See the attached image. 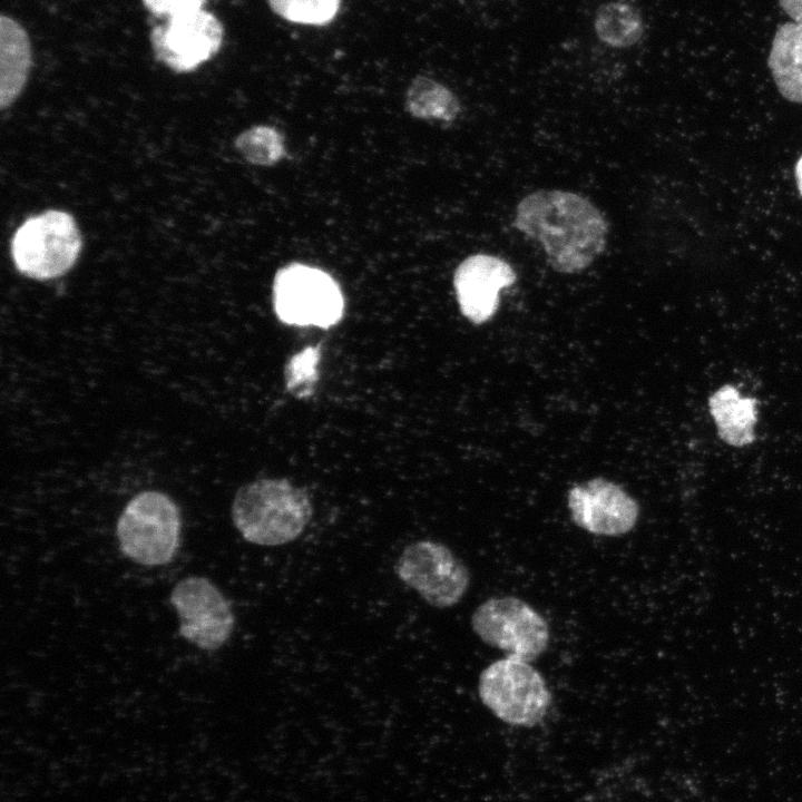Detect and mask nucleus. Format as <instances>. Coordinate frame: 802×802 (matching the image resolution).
I'll list each match as a JSON object with an SVG mask.
<instances>
[{"instance_id":"f257e3e1","label":"nucleus","mask_w":802,"mask_h":802,"mask_svg":"<svg viewBox=\"0 0 802 802\" xmlns=\"http://www.w3.org/2000/svg\"><path fill=\"white\" fill-rule=\"evenodd\" d=\"M514 226L541 244L548 264L564 274L587 268L605 250L608 223L586 197L540 189L517 205Z\"/></svg>"},{"instance_id":"f03ea898","label":"nucleus","mask_w":802,"mask_h":802,"mask_svg":"<svg viewBox=\"0 0 802 802\" xmlns=\"http://www.w3.org/2000/svg\"><path fill=\"white\" fill-rule=\"evenodd\" d=\"M307 493L285 479H261L238 489L232 519L242 537L260 546L288 544L312 517Z\"/></svg>"},{"instance_id":"7ed1b4c3","label":"nucleus","mask_w":802,"mask_h":802,"mask_svg":"<svg viewBox=\"0 0 802 802\" xmlns=\"http://www.w3.org/2000/svg\"><path fill=\"white\" fill-rule=\"evenodd\" d=\"M116 536L121 552L129 559L144 566L166 565L179 547L178 507L163 492H139L120 514Z\"/></svg>"},{"instance_id":"20e7f679","label":"nucleus","mask_w":802,"mask_h":802,"mask_svg":"<svg viewBox=\"0 0 802 802\" xmlns=\"http://www.w3.org/2000/svg\"><path fill=\"white\" fill-rule=\"evenodd\" d=\"M75 218L49 209L27 218L14 232L10 252L17 270L27 277L47 281L66 274L81 250Z\"/></svg>"},{"instance_id":"39448f33","label":"nucleus","mask_w":802,"mask_h":802,"mask_svg":"<svg viewBox=\"0 0 802 802\" xmlns=\"http://www.w3.org/2000/svg\"><path fill=\"white\" fill-rule=\"evenodd\" d=\"M273 309L284 324L329 329L342 319L344 297L329 273L294 262L274 276Z\"/></svg>"},{"instance_id":"423d86ee","label":"nucleus","mask_w":802,"mask_h":802,"mask_svg":"<svg viewBox=\"0 0 802 802\" xmlns=\"http://www.w3.org/2000/svg\"><path fill=\"white\" fill-rule=\"evenodd\" d=\"M481 702L502 722L531 727L546 715L551 694L529 662L509 655L485 668L479 677Z\"/></svg>"},{"instance_id":"0eeeda50","label":"nucleus","mask_w":802,"mask_h":802,"mask_svg":"<svg viewBox=\"0 0 802 802\" xmlns=\"http://www.w3.org/2000/svg\"><path fill=\"white\" fill-rule=\"evenodd\" d=\"M475 633L486 644L531 662L549 643L546 620L524 600L507 596L483 602L471 617Z\"/></svg>"},{"instance_id":"6e6552de","label":"nucleus","mask_w":802,"mask_h":802,"mask_svg":"<svg viewBox=\"0 0 802 802\" xmlns=\"http://www.w3.org/2000/svg\"><path fill=\"white\" fill-rule=\"evenodd\" d=\"M395 573L437 608L458 604L470 585V574L462 560L446 545L432 540L407 546L395 564Z\"/></svg>"},{"instance_id":"1a4fd4ad","label":"nucleus","mask_w":802,"mask_h":802,"mask_svg":"<svg viewBox=\"0 0 802 802\" xmlns=\"http://www.w3.org/2000/svg\"><path fill=\"white\" fill-rule=\"evenodd\" d=\"M169 602L179 619V635L204 651H216L231 637L235 617L229 600L207 578L190 576L173 588Z\"/></svg>"},{"instance_id":"9d476101","label":"nucleus","mask_w":802,"mask_h":802,"mask_svg":"<svg viewBox=\"0 0 802 802\" xmlns=\"http://www.w3.org/2000/svg\"><path fill=\"white\" fill-rule=\"evenodd\" d=\"M224 28L205 9L167 18L150 32L155 57L176 72H189L221 49Z\"/></svg>"},{"instance_id":"9b49d317","label":"nucleus","mask_w":802,"mask_h":802,"mask_svg":"<svg viewBox=\"0 0 802 802\" xmlns=\"http://www.w3.org/2000/svg\"><path fill=\"white\" fill-rule=\"evenodd\" d=\"M568 507L577 526L599 536H622L635 527L639 516L637 501L602 478L573 487Z\"/></svg>"},{"instance_id":"f8f14e48","label":"nucleus","mask_w":802,"mask_h":802,"mask_svg":"<svg viewBox=\"0 0 802 802\" xmlns=\"http://www.w3.org/2000/svg\"><path fill=\"white\" fill-rule=\"evenodd\" d=\"M517 281L506 261L489 254L464 258L453 273V287L462 315L475 324L490 320L499 306V293Z\"/></svg>"},{"instance_id":"ddd939ff","label":"nucleus","mask_w":802,"mask_h":802,"mask_svg":"<svg viewBox=\"0 0 802 802\" xmlns=\"http://www.w3.org/2000/svg\"><path fill=\"white\" fill-rule=\"evenodd\" d=\"M710 415L718 439L733 448H745L756 440L759 400L744 395L740 389L725 383L707 399Z\"/></svg>"},{"instance_id":"4468645a","label":"nucleus","mask_w":802,"mask_h":802,"mask_svg":"<svg viewBox=\"0 0 802 802\" xmlns=\"http://www.w3.org/2000/svg\"><path fill=\"white\" fill-rule=\"evenodd\" d=\"M32 65L31 43L14 19L0 17V106L9 107L23 90Z\"/></svg>"},{"instance_id":"2eb2a0df","label":"nucleus","mask_w":802,"mask_h":802,"mask_svg":"<svg viewBox=\"0 0 802 802\" xmlns=\"http://www.w3.org/2000/svg\"><path fill=\"white\" fill-rule=\"evenodd\" d=\"M767 66L780 94L802 104V25L790 21L777 27Z\"/></svg>"},{"instance_id":"dca6fc26","label":"nucleus","mask_w":802,"mask_h":802,"mask_svg":"<svg viewBox=\"0 0 802 802\" xmlns=\"http://www.w3.org/2000/svg\"><path fill=\"white\" fill-rule=\"evenodd\" d=\"M405 110L426 120L453 121L461 105L457 96L442 84L423 76L415 77L405 92Z\"/></svg>"},{"instance_id":"f3484780","label":"nucleus","mask_w":802,"mask_h":802,"mask_svg":"<svg viewBox=\"0 0 802 802\" xmlns=\"http://www.w3.org/2000/svg\"><path fill=\"white\" fill-rule=\"evenodd\" d=\"M597 37L615 48L635 45L644 33V22L639 11L623 1H610L599 7L594 22Z\"/></svg>"},{"instance_id":"a211bd4d","label":"nucleus","mask_w":802,"mask_h":802,"mask_svg":"<svg viewBox=\"0 0 802 802\" xmlns=\"http://www.w3.org/2000/svg\"><path fill=\"white\" fill-rule=\"evenodd\" d=\"M235 147L248 163L258 166H272L286 153L283 135L266 125L253 126L241 133L235 139Z\"/></svg>"},{"instance_id":"6ab92c4d","label":"nucleus","mask_w":802,"mask_h":802,"mask_svg":"<svg viewBox=\"0 0 802 802\" xmlns=\"http://www.w3.org/2000/svg\"><path fill=\"white\" fill-rule=\"evenodd\" d=\"M271 10L290 22L325 26L334 20L341 0H266Z\"/></svg>"},{"instance_id":"aec40b11","label":"nucleus","mask_w":802,"mask_h":802,"mask_svg":"<svg viewBox=\"0 0 802 802\" xmlns=\"http://www.w3.org/2000/svg\"><path fill=\"white\" fill-rule=\"evenodd\" d=\"M154 16L172 18L203 9L206 0H141Z\"/></svg>"},{"instance_id":"412c9836","label":"nucleus","mask_w":802,"mask_h":802,"mask_svg":"<svg viewBox=\"0 0 802 802\" xmlns=\"http://www.w3.org/2000/svg\"><path fill=\"white\" fill-rule=\"evenodd\" d=\"M779 3L793 22L802 25V0H779Z\"/></svg>"},{"instance_id":"4be33fe9","label":"nucleus","mask_w":802,"mask_h":802,"mask_svg":"<svg viewBox=\"0 0 802 802\" xmlns=\"http://www.w3.org/2000/svg\"><path fill=\"white\" fill-rule=\"evenodd\" d=\"M794 177L798 186V190L802 196V155L799 157L794 167Z\"/></svg>"}]
</instances>
